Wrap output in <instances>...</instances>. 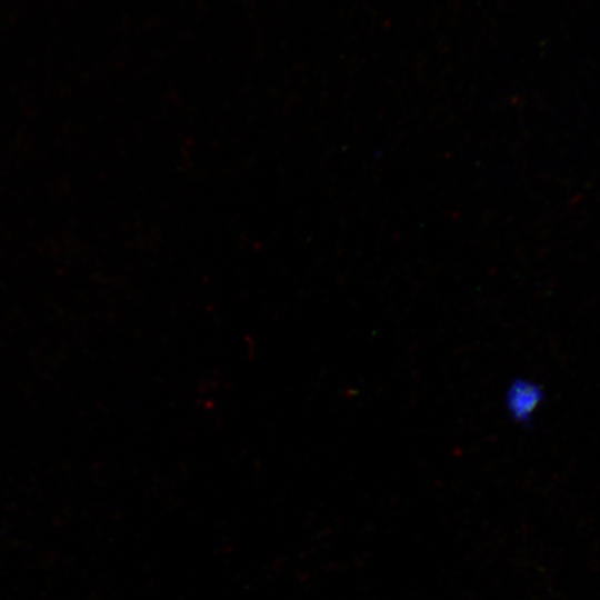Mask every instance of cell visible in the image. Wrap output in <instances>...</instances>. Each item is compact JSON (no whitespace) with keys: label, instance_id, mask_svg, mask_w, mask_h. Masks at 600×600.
Segmentation results:
<instances>
[{"label":"cell","instance_id":"cell-1","mask_svg":"<svg viewBox=\"0 0 600 600\" xmlns=\"http://www.w3.org/2000/svg\"><path fill=\"white\" fill-rule=\"evenodd\" d=\"M504 399L510 417L518 423L527 424L543 400V391L539 384L517 378L508 387Z\"/></svg>","mask_w":600,"mask_h":600}]
</instances>
